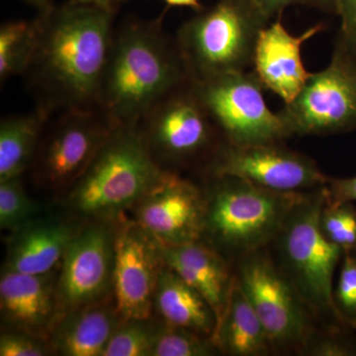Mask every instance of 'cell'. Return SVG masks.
<instances>
[{
	"label": "cell",
	"instance_id": "5bb4252c",
	"mask_svg": "<svg viewBox=\"0 0 356 356\" xmlns=\"http://www.w3.org/2000/svg\"><path fill=\"white\" fill-rule=\"evenodd\" d=\"M301 203L286 222L284 250L303 292L317 305L334 309L332 278L343 248L331 242L321 227L322 200Z\"/></svg>",
	"mask_w": 356,
	"mask_h": 356
},
{
	"label": "cell",
	"instance_id": "44dd1931",
	"mask_svg": "<svg viewBox=\"0 0 356 356\" xmlns=\"http://www.w3.org/2000/svg\"><path fill=\"white\" fill-rule=\"evenodd\" d=\"M154 316L168 324L210 337L212 341L217 330L216 316L209 303L166 264L156 283Z\"/></svg>",
	"mask_w": 356,
	"mask_h": 356
},
{
	"label": "cell",
	"instance_id": "30bf717a",
	"mask_svg": "<svg viewBox=\"0 0 356 356\" xmlns=\"http://www.w3.org/2000/svg\"><path fill=\"white\" fill-rule=\"evenodd\" d=\"M117 219L83 222L70 243L58 268L60 320L113 294Z\"/></svg>",
	"mask_w": 356,
	"mask_h": 356
},
{
	"label": "cell",
	"instance_id": "6da1fadb",
	"mask_svg": "<svg viewBox=\"0 0 356 356\" xmlns=\"http://www.w3.org/2000/svg\"><path fill=\"white\" fill-rule=\"evenodd\" d=\"M115 11L70 0L44 9L30 67L48 97L44 108L92 110L108 60ZM29 67V69H30Z\"/></svg>",
	"mask_w": 356,
	"mask_h": 356
},
{
	"label": "cell",
	"instance_id": "1f68e13d",
	"mask_svg": "<svg viewBox=\"0 0 356 356\" xmlns=\"http://www.w3.org/2000/svg\"><path fill=\"white\" fill-rule=\"evenodd\" d=\"M325 200L329 204L350 203L356 201V177L330 178L324 187Z\"/></svg>",
	"mask_w": 356,
	"mask_h": 356
},
{
	"label": "cell",
	"instance_id": "d4e9b609",
	"mask_svg": "<svg viewBox=\"0 0 356 356\" xmlns=\"http://www.w3.org/2000/svg\"><path fill=\"white\" fill-rule=\"evenodd\" d=\"M152 356H209L218 346L210 337L154 317Z\"/></svg>",
	"mask_w": 356,
	"mask_h": 356
},
{
	"label": "cell",
	"instance_id": "484cf974",
	"mask_svg": "<svg viewBox=\"0 0 356 356\" xmlns=\"http://www.w3.org/2000/svg\"><path fill=\"white\" fill-rule=\"evenodd\" d=\"M40 207L20 177L0 182V228L10 233L38 219Z\"/></svg>",
	"mask_w": 356,
	"mask_h": 356
},
{
	"label": "cell",
	"instance_id": "ba28073f",
	"mask_svg": "<svg viewBox=\"0 0 356 356\" xmlns=\"http://www.w3.org/2000/svg\"><path fill=\"white\" fill-rule=\"evenodd\" d=\"M63 118L40 142L32 165L37 184L58 201L92 163L113 128L92 110H67Z\"/></svg>",
	"mask_w": 356,
	"mask_h": 356
},
{
	"label": "cell",
	"instance_id": "9a60e30c",
	"mask_svg": "<svg viewBox=\"0 0 356 356\" xmlns=\"http://www.w3.org/2000/svg\"><path fill=\"white\" fill-rule=\"evenodd\" d=\"M58 268L44 274L2 269L0 315L4 331L25 332L49 341L60 321Z\"/></svg>",
	"mask_w": 356,
	"mask_h": 356
},
{
	"label": "cell",
	"instance_id": "4fadbf2b",
	"mask_svg": "<svg viewBox=\"0 0 356 356\" xmlns=\"http://www.w3.org/2000/svg\"><path fill=\"white\" fill-rule=\"evenodd\" d=\"M206 194L175 170H163L133 208V219L163 243L202 240Z\"/></svg>",
	"mask_w": 356,
	"mask_h": 356
},
{
	"label": "cell",
	"instance_id": "d590c367",
	"mask_svg": "<svg viewBox=\"0 0 356 356\" xmlns=\"http://www.w3.org/2000/svg\"><path fill=\"white\" fill-rule=\"evenodd\" d=\"M81 3L92 4V6H97L104 7V8L111 9V10H116L119 6H121L124 0H74Z\"/></svg>",
	"mask_w": 356,
	"mask_h": 356
},
{
	"label": "cell",
	"instance_id": "5b68a950",
	"mask_svg": "<svg viewBox=\"0 0 356 356\" xmlns=\"http://www.w3.org/2000/svg\"><path fill=\"white\" fill-rule=\"evenodd\" d=\"M212 177L204 236L228 250L250 252L264 245L304 200L299 192L269 191L238 177Z\"/></svg>",
	"mask_w": 356,
	"mask_h": 356
},
{
	"label": "cell",
	"instance_id": "74e56055",
	"mask_svg": "<svg viewBox=\"0 0 356 356\" xmlns=\"http://www.w3.org/2000/svg\"><path fill=\"white\" fill-rule=\"evenodd\" d=\"M25 1H27L28 3L31 4L33 6L38 7V8L44 10V9L51 6L54 0H25Z\"/></svg>",
	"mask_w": 356,
	"mask_h": 356
},
{
	"label": "cell",
	"instance_id": "9c48e42d",
	"mask_svg": "<svg viewBox=\"0 0 356 356\" xmlns=\"http://www.w3.org/2000/svg\"><path fill=\"white\" fill-rule=\"evenodd\" d=\"M138 127L163 170L205 154L220 133L191 83L166 96Z\"/></svg>",
	"mask_w": 356,
	"mask_h": 356
},
{
	"label": "cell",
	"instance_id": "603a6c76",
	"mask_svg": "<svg viewBox=\"0 0 356 356\" xmlns=\"http://www.w3.org/2000/svg\"><path fill=\"white\" fill-rule=\"evenodd\" d=\"M50 110L4 119L0 125V182L22 177L32 165Z\"/></svg>",
	"mask_w": 356,
	"mask_h": 356
},
{
	"label": "cell",
	"instance_id": "d6986e66",
	"mask_svg": "<svg viewBox=\"0 0 356 356\" xmlns=\"http://www.w3.org/2000/svg\"><path fill=\"white\" fill-rule=\"evenodd\" d=\"M161 245L166 266L209 303L216 316L218 330L234 282L229 278L226 262L216 250L201 241L178 245L161 243Z\"/></svg>",
	"mask_w": 356,
	"mask_h": 356
},
{
	"label": "cell",
	"instance_id": "2e32d148",
	"mask_svg": "<svg viewBox=\"0 0 356 356\" xmlns=\"http://www.w3.org/2000/svg\"><path fill=\"white\" fill-rule=\"evenodd\" d=\"M241 286L270 341L291 343L305 332V321L287 281L268 259L250 257L241 271Z\"/></svg>",
	"mask_w": 356,
	"mask_h": 356
},
{
	"label": "cell",
	"instance_id": "4316f807",
	"mask_svg": "<svg viewBox=\"0 0 356 356\" xmlns=\"http://www.w3.org/2000/svg\"><path fill=\"white\" fill-rule=\"evenodd\" d=\"M154 331V317L147 320H122L103 356H152Z\"/></svg>",
	"mask_w": 356,
	"mask_h": 356
},
{
	"label": "cell",
	"instance_id": "8992f818",
	"mask_svg": "<svg viewBox=\"0 0 356 356\" xmlns=\"http://www.w3.org/2000/svg\"><path fill=\"white\" fill-rule=\"evenodd\" d=\"M191 84L229 144L280 143L292 136L280 112L269 109L264 96L266 88L254 70Z\"/></svg>",
	"mask_w": 356,
	"mask_h": 356
},
{
	"label": "cell",
	"instance_id": "ffe728a7",
	"mask_svg": "<svg viewBox=\"0 0 356 356\" xmlns=\"http://www.w3.org/2000/svg\"><path fill=\"white\" fill-rule=\"evenodd\" d=\"M122 322L114 295L70 312L58 321L49 339L54 355L103 356Z\"/></svg>",
	"mask_w": 356,
	"mask_h": 356
},
{
	"label": "cell",
	"instance_id": "277c9868",
	"mask_svg": "<svg viewBox=\"0 0 356 356\" xmlns=\"http://www.w3.org/2000/svg\"><path fill=\"white\" fill-rule=\"evenodd\" d=\"M269 23L252 0H219L196 11L179 28L175 42L191 83L248 70L259 34Z\"/></svg>",
	"mask_w": 356,
	"mask_h": 356
},
{
	"label": "cell",
	"instance_id": "3957f363",
	"mask_svg": "<svg viewBox=\"0 0 356 356\" xmlns=\"http://www.w3.org/2000/svg\"><path fill=\"white\" fill-rule=\"evenodd\" d=\"M163 170L139 127L114 129L60 202L81 222L115 220L133 210Z\"/></svg>",
	"mask_w": 356,
	"mask_h": 356
},
{
	"label": "cell",
	"instance_id": "7a4b0ae2",
	"mask_svg": "<svg viewBox=\"0 0 356 356\" xmlns=\"http://www.w3.org/2000/svg\"><path fill=\"white\" fill-rule=\"evenodd\" d=\"M191 83L177 43L158 22H130L112 40L97 105L113 129L138 127L173 91Z\"/></svg>",
	"mask_w": 356,
	"mask_h": 356
},
{
	"label": "cell",
	"instance_id": "8d00e7d4",
	"mask_svg": "<svg viewBox=\"0 0 356 356\" xmlns=\"http://www.w3.org/2000/svg\"><path fill=\"white\" fill-rule=\"evenodd\" d=\"M165 2L170 7H191L196 11L203 8L199 0H165Z\"/></svg>",
	"mask_w": 356,
	"mask_h": 356
},
{
	"label": "cell",
	"instance_id": "7402d4cb",
	"mask_svg": "<svg viewBox=\"0 0 356 356\" xmlns=\"http://www.w3.org/2000/svg\"><path fill=\"white\" fill-rule=\"evenodd\" d=\"M213 341L233 355H259L267 350L269 337L238 281L233 282L228 306Z\"/></svg>",
	"mask_w": 356,
	"mask_h": 356
},
{
	"label": "cell",
	"instance_id": "e575fe53",
	"mask_svg": "<svg viewBox=\"0 0 356 356\" xmlns=\"http://www.w3.org/2000/svg\"><path fill=\"white\" fill-rule=\"evenodd\" d=\"M317 353L320 355L341 356L348 355L350 351L344 348L343 346H341V344L329 343H325L324 346H321L318 348Z\"/></svg>",
	"mask_w": 356,
	"mask_h": 356
},
{
	"label": "cell",
	"instance_id": "f546056e",
	"mask_svg": "<svg viewBox=\"0 0 356 356\" xmlns=\"http://www.w3.org/2000/svg\"><path fill=\"white\" fill-rule=\"evenodd\" d=\"M336 297L341 311L356 322V259L350 255L346 257L341 267Z\"/></svg>",
	"mask_w": 356,
	"mask_h": 356
},
{
	"label": "cell",
	"instance_id": "52a82bcc",
	"mask_svg": "<svg viewBox=\"0 0 356 356\" xmlns=\"http://www.w3.org/2000/svg\"><path fill=\"white\" fill-rule=\"evenodd\" d=\"M280 113L291 135L356 129V56L337 42L329 65L312 72L299 95Z\"/></svg>",
	"mask_w": 356,
	"mask_h": 356
},
{
	"label": "cell",
	"instance_id": "cb8c5ba5",
	"mask_svg": "<svg viewBox=\"0 0 356 356\" xmlns=\"http://www.w3.org/2000/svg\"><path fill=\"white\" fill-rule=\"evenodd\" d=\"M39 39L38 20L10 21L0 28V81L29 70Z\"/></svg>",
	"mask_w": 356,
	"mask_h": 356
},
{
	"label": "cell",
	"instance_id": "ac0fdd59",
	"mask_svg": "<svg viewBox=\"0 0 356 356\" xmlns=\"http://www.w3.org/2000/svg\"><path fill=\"white\" fill-rule=\"evenodd\" d=\"M83 222L74 218H38L10 233L2 269L27 274L55 270Z\"/></svg>",
	"mask_w": 356,
	"mask_h": 356
},
{
	"label": "cell",
	"instance_id": "d6a6232c",
	"mask_svg": "<svg viewBox=\"0 0 356 356\" xmlns=\"http://www.w3.org/2000/svg\"><path fill=\"white\" fill-rule=\"evenodd\" d=\"M254 6L259 13L268 21H273L274 18H281L283 11L287 7L305 4V0H252Z\"/></svg>",
	"mask_w": 356,
	"mask_h": 356
},
{
	"label": "cell",
	"instance_id": "f1b7e54d",
	"mask_svg": "<svg viewBox=\"0 0 356 356\" xmlns=\"http://www.w3.org/2000/svg\"><path fill=\"white\" fill-rule=\"evenodd\" d=\"M54 355L46 339L25 332L4 331L0 334V356H47Z\"/></svg>",
	"mask_w": 356,
	"mask_h": 356
},
{
	"label": "cell",
	"instance_id": "e0dca14e",
	"mask_svg": "<svg viewBox=\"0 0 356 356\" xmlns=\"http://www.w3.org/2000/svg\"><path fill=\"white\" fill-rule=\"evenodd\" d=\"M324 30L317 24L294 36L280 18L261 30L255 46L252 70L264 88L289 104L304 88L312 72L306 70L301 56L302 44Z\"/></svg>",
	"mask_w": 356,
	"mask_h": 356
},
{
	"label": "cell",
	"instance_id": "7c38bea8",
	"mask_svg": "<svg viewBox=\"0 0 356 356\" xmlns=\"http://www.w3.org/2000/svg\"><path fill=\"white\" fill-rule=\"evenodd\" d=\"M212 177H234L278 192L325 187L330 178L315 161L278 143L233 145L216 149L208 165Z\"/></svg>",
	"mask_w": 356,
	"mask_h": 356
},
{
	"label": "cell",
	"instance_id": "4dcf8cb0",
	"mask_svg": "<svg viewBox=\"0 0 356 356\" xmlns=\"http://www.w3.org/2000/svg\"><path fill=\"white\" fill-rule=\"evenodd\" d=\"M337 15L341 20L337 42L356 56V0H339Z\"/></svg>",
	"mask_w": 356,
	"mask_h": 356
},
{
	"label": "cell",
	"instance_id": "8fae6325",
	"mask_svg": "<svg viewBox=\"0 0 356 356\" xmlns=\"http://www.w3.org/2000/svg\"><path fill=\"white\" fill-rule=\"evenodd\" d=\"M165 266L159 241L127 214L117 219L113 295L122 320L154 317L159 273Z\"/></svg>",
	"mask_w": 356,
	"mask_h": 356
},
{
	"label": "cell",
	"instance_id": "83f0119b",
	"mask_svg": "<svg viewBox=\"0 0 356 356\" xmlns=\"http://www.w3.org/2000/svg\"><path fill=\"white\" fill-rule=\"evenodd\" d=\"M321 227L327 238L343 250L356 247V212L350 203L329 204L321 214Z\"/></svg>",
	"mask_w": 356,
	"mask_h": 356
},
{
	"label": "cell",
	"instance_id": "836d02e7",
	"mask_svg": "<svg viewBox=\"0 0 356 356\" xmlns=\"http://www.w3.org/2000/svg\"><path fill=\"white\" fill-rule=\"evenodd\" d=\"M339 0H305V6L315 7L324 13L337 14Z\"/></svg>",
	"mask_w": 356,
	"mask_h": 356
}]
</instances>
